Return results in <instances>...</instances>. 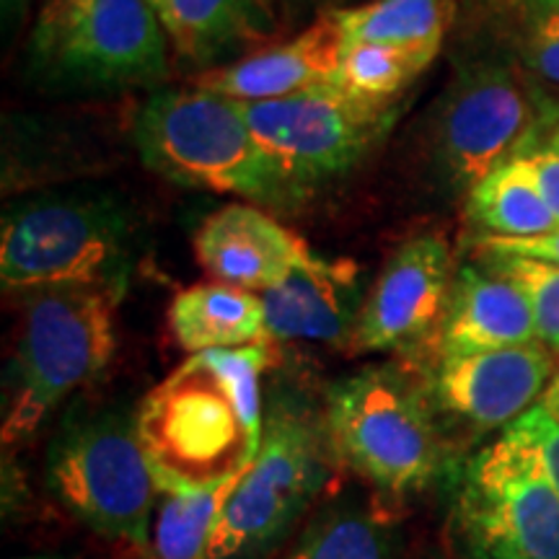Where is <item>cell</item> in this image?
<instances>
[{"label": "cell", "mask_w": 559, "mask_h": 559, "mask_svg": "<svg viewBox=\"0 0 559 559\" xmlns=\"http://www.w3.org/2000/svg\"><path fill=\"white\" fill-rule=\"evenodd\" d=\"M122 290L26 293L16 355L5 381V449L34 436L62 400L104 373L117 347V306Z\"/></svg>", "instance_id": "obj_1"}, {"label": "cell", "mask_w": 559, "mask_h": 559, "mask_svg": "<svg viewBox=\"0 0 559 559\" xmlns=\"http://www.w3.org/2000/svg\"><path fill=\"white\" fill-rule=\"evenodd\" d=\"M140 160L187 190L283 202L293 194L251 135L241 104L200 86L166 88L143 104L132 128Z\"/></svg>", "instance_id": "obj_2"}, {"label": "cell", "mask_w": 559, "mask_h": 559, "mask_svg": "<svg viewBox=\"0 0 559 559\" xmlns=\"http://www.w3.org/2000/svg\"><path fill=\"white\" fill-rule=\"evenodd\" d=\"M324 430L334 456L389 498L419 492L440 472L436 407L396 368H366L334 383Z\"/></svg>", "instance_id": "obj_3"}, {"label": "cell", "mask_w": 559, "mask_h": 559, "mask_svg": "<svg viewBox=\"0 0 559 559\" xmlns=\"http://www.w3.org/2000/svg\"><path fill=\"white\" fill-rule=\"evenodd\" d=\"M130 260L132 223L107 194H45L3 215L5 290L124 288Z\"/></svg>", "instance_id": "obj_4"}, {"label": "cell", "mask_w": 559, "mask_h": 559, "mask_svg": "<svg viewBox=\"0 0 559 559\" xmlns=\"http://www.w3.org/2000/svg\"><path fill=\"white\" fill-rule=\"evenodd\" d=\"M549 130L519 62L495 32L459 62L432 128V156L451 192L466 194Z\"/></svg>", "instance_id": "obj_5"}, {"label": "cell", "mask_w": 559, "mask_h": 559, "mask_svg": "<svg viewBox=\"0 0 559 559\" xmlns=\"http://www.w3.org/2000/svg\"><path fill=\"white\" fill-rule=\"evenodd\" d=\"M47 481L60 506L83 526L151 549L158 485L135 419L102 412L62 428L50 445Z\"/></svg>", "instance_id": "obj_6"}, {"label": "cell", "mask_w": 559, "mask_h": 559, "mask_svg": "<svg viewBox=\"0 0 559 559\" xmlns=\"http://www.w3.org/2000/svg\"><path fill=\"white\" fill-rule=\"evenodd\" d=\"M135 423L158 492L226 479L247 469L262 445L226 383L200 355L153 389Z\"/></svg>", "instance_id": "obj_7"}, {"label": "cell", "mask_w": 559, "mask_h": 559, "mask_svg": "<svg viewBox=\"0 0 559 559\" xmlns=\"http://www.w3.org/2000/svg\"><path fill=\"white\" fill-rule=\"evenodd\" d=\"M330 453L321 425L277 404L264 419L260 453L223 508L207 559H257L275 547L324 487Z\"/></svg>", "instance_id": "obj_8"}, {"label": "cell", "mask_w": 559, "mask_h": 559, "mask_svg": "<svg viewBox=\"0 0 559 559\" xmlns=\"http://www.w3.org/2000/svg\"><path fill=\"white\" fill-rule=\"evenodd\" d=\"M272 169L296 198L353 169L394 122V102L366 99L332 83L272 102L241 104Z\"/></svg>", "instance_id": "obj_9"}, {"label": "cell", "mask_w": 559, "mask_h": 559, "mask_svg": "<svg viewBox=\"0 0 559 559\" xmlns=\"http://www.w3.org/2000/svg\"><path fill=\"white\" fill-rule=\"evenodd\" d=\"M456 526L472 559H559V495L508 432L469 461Z\"/></svg>", "instance_id": "obj_10"}, {"label": "cell", "mask_w": 559, "mask_h": 559, "mask_svg": "<svg viewBox=\"0 0 559 559\" xmlns=\"http://www.w3.org/2000/svg\"><path fill=\"white\" fill-rule=\"evenodd\" d=\"M166 45L148 0H88L37 66L75 88L151 86L169 73Z\"/></svg>", "instance_id": "obj_11"}, {"label": "cell", "mask_w": 559, "mask_h": 559, "mask_svg": "<svg viewBox=\"0 0 559 559\" xmlns=\"http://www.w3.org/2000/svg\"><path fill=\"white\" fill-rule=\"evenodd\" d=\"M449 241L438 234L409 239L386 262L362 304L349 347L389 353L438 334L453 290Z\"/></svg>", "instance_id": "obj_12"}, {"label": "cell", "mask_w": 559, "mask_h": 559, "mask_svg": "<svg viewBox=\"0 0 559 559\" xmlns=\"http://www.w3.org/2000/svg\"><path fill=\"white\" fill-rule=\"evenodd\" d=\"M551 349L542 342L485 353L443 355L430 381L436 412L474 430H506L536 407L555 376Z\"/></svg>", "instance_id": "obj_13"}, {"label": "cell", "mask_w": 559, "mask_h": 559, "mask_svg": "<svg viewBox=\"0 0 559 559\" xmlns=\"http://www.w3.org/2000/svg\"><path fill=\"white\" fill-rule=\"evenodd\" d=\"M260 296L270 342L349 345L366 304L358 264L311 251Z\"/></svg>", "instance_id": "obj_14"}, {"label": "cell", "mask_w": 559, "mask_h": 559, "mask_svg": "<svg viewBox=\"0 0 559 559\" xmlns=\"http://www.w3.org/2000/svg\"><path fill=\"white\" fill-rule=\"evenodd\" d=\"M342 50L345 37L330 11L288 41L264 47L228 66L202 70L194 86L239 104L285 99L300 91L340 83Z\"/></svg>", "instance_id": "obj_15"}, {"label": "cell", "mask_w": 559, "mask_h": 559, "mask_svg": "<svg viewBox=\"0 0 559 559\" xmlns=\"http://www.w3.org/2000/svg\"><path fill=\"white\" fill-rule=\"evenodd\" d=\"M309 243L254 205H226L202 223L194 254L215 283L264 293L309 254Z\"/></svg>", "instance_id": "obj_16"}, {"label": "cell", "mask_w": 559, "mask_h": 559, "mask_svg": "<svg viewBox=\"0 0 559 559\" xmlns=\"http://www.w3.org/2000/svg\"><path fill=\"white\" fill-rule=\"evenodd\" d=\"M531 342H539V332L526 293L479 264L461 267L436 334L440 358Z\"/></svg>", "instance_id": "obj_17"}, {"label": "cell", "mask_w": 559, "mask_h": 559, "mask_svg": "<svg viewBox=\"0 0 559 559\" xmlns=\"http://www.w3.org/2000/svg\"><path fill=\"white\" fill-rule=\"evenodd\" d=\"M179 60L207 68L277 32L272 0H148Z\"/></svg>", "instance_id": "obj_18"}, {"label": "cell", "mask_w": 559, "mask_h": 559, "mask_svg": "<svg viewBox=\"0 0 559 559\" xmlns=\"http://www.w3.org/2000/svg\"><path fill=\"white\" fill-rule=\"evenodd\" d=\"M169 330L179 347L192 355L267 342L260 293L226 283L192 285L177 293L169 306Z\"/></svg>", "instance_id": "obj_19"}, {"label": "cell", "mask_w": 559, "mask_h": 559, "mask_svg": "<svg viewBox=\"0 0 559 559\" xmlns=\"http://www.w3.org/2000/svg\"><path fill=\"white\" fill-rule=\"evenodd\" d=\"M500 39L539 99L549 130H559V0H500Z\"/></svg>", "instance_id": "obj_20"}, {"label": "cell", "mask_w": 559, "mask_h": 559, "mask_svg": "<svg viewBox=\"0 0 559 559\" xmlns=\"http://www.w3.org/2000/svg\"><path fill=\"white\" fill-rule=\"evenodd\" d=\"M466 213L485 234L528 239L555 230L559 223L544 200L534 169L523 156L495 169L466 198Z\"/></svg>", "instance_id": "obj_21"}, {"label": "cell", "mask_w": 559, "mask_h": 559, "mask_svg": "<svg viewBox=\"0 0 559 559\" xmlns=\"http://www.w3.org/2000/svg\"><path fill=\"white\" fill-rule=\"evenodd\" d=\"M332 16L345 41L409 47L436 60L451 29L453 0H368Z\"/></svg>", "instance_id": "obj_22"}, {"label": "cell", "mask_w": 559, "mask_h": 559, "mask_svg": "<svg viewBox=\"0 0 559 559\" xmlns=\"http://www.w3.org/2000/svg\"><path fill=\"white\" fill-rule=\"evenodd\" d=\"M243 472L247 469L205 487L160 489L156 521L151 526V557L207 559L223 508L239 487Z\"/></svg>", "instance_id": "obj_23"}, {"label": "cell", "mask_w": 559, "mask_h": 559, "mask_svg": "<svg viewBox=\"0 0 559 559\" xmlns=\"http://www.w3.org/2000/svg\"><path fill=\"white\" fill-rule=\"evenodd\" d=\"M283 559H396V536L370 510L340 506L313 519Z\"/></svg>", "instance_id": "obj_24"}, {"label": "cell", "mask_w": 559, "mask_h": 559, "mask_svg": "<svg viewBox=\"0 0 559 559\" xmlns=\"http://www.w3.org/2000/svg\"><path fill=\"white\" fill-rule=\"evenodd\" d=\"M430 55L379 41H345L340 83L366 99L394 102L432 66Z\"/></svg>", "instance_id": "obj_25"}, {"label": "cell", "mask_w": 559, "mask_h": 559, "mask_svg": "<svg viewBox=\"0 0 559 559\" xmlns=\"http://www.w3.org/2000/svg\"><path fill=\"white\" fill-rule=\"evenodd\" d=\"M474 260L526 293L539 342L551 353H559V264L513 254H477Z\"/></svg>", "instance_id": "obj_26"}, {"label": "cell", "mask_w": 559, "mask_h": 559, "mask_svg": "<svg viewBox=\"0 0 559 559\" xmlns=\"http://www.w3.org/2000/svg\"><path fill=\"white\" fill-rule=\"evenodd\" d=\"M510 438H515L536 461L539 472L549 479V485L559 495V423H555L539 404L531 407L526 415L508 425L506 430Z\"/></svg>", "instance_id": "obj_27"}, {"label": "cell", "mask_w": 559, "mask_h": 559, "mask_svg": "<svg viewBox=\"0 0 559 559\" xmlns=\"http://www.w3.org/2000/svg\"><path fill=\"white\" fill-rule=\"evenodd\" d=\"M474 254H513L559 264V226L549 234L528 239H502V236H477L472 241Z\"/></svg>", "instance_id": "obj_28"}, {"label": "cell", "mask_w": 559, "mask_h": 559, "mask_svg": "<svg viewBox=\"0 0 559 559\" xmlns=\"http://www.w3.org/2000/svg\"><path fill=\"white\" fill-rule=\"evenodd\" d=\"M523 158L528 160L534 177L539 181V190L547 200V205L555 213L559 223V130H547L536 140L531 148L523 153Z\"/></svg>", "instance_id": "obj_29"}, {"label": "cell", "mask_w": 559, "mask_h": 559, "mask_svg": "<svg viewBox=\"0 0 559 559\" xmlns=\"http://www.w3.org/2000/svg\"><path fill=\"white\" fill-rule=\"evenodd\" d=\"M88 0H47L45 9L39 11L37 24H34L32 32V55L34 60L41 58L50 47L55 45V39L66 32V26L73 21L75 13H79Z\"/></svg>", "instance_id": "obj_30"}, {"label": "cell", "mask_w": 559, "mask_h": 559, "mask_svg": "<svg viewBox=\"0 0 559 559\" xmlns=\"http://www.w3.org/2000/svg\"><path fill=\"white\" fill-rule=\"evenodd\" d=\"M34 0H0V19H3V34L13 37L19 26L26 21Z\"/></svg>", "instance_id": "obj_31"}, {"label": "cell", "mask_w": 559, "mask_h": 559, "mask_svg": "<svg viewBox=\"0 0 559 559\" xmlns=\"http://www.w3.org/2000/svg\"><path fill=\"white\" fill-rule=\"evenodd\" d=\"M539 407L547 412V415L555 419V423H559V360H557L555 376H551L547 391H544V394H542Z\"/></svg>", "instance_id": "obj_32"}, {"label": "cell", "mask_w": 559, "mask_h": 559, "mask_svg": "<svg viewBox=\"0 0 559 559\" xmlns=\"http://www.w3.org/2000/svg\"><path fill=\"white\" fill-rule=\"evenodd\" d=\"M16 559H60V557H52V555H34V557H16Z\"/></svg>", "instance_id": "obj_33"}, {"label": "cell", "mask_w": 559, "mask_h": 559, "mask_svg": "<svg viewBox=\"0 0 559 559\" xmlns=\"http://www.w3.org/2000/svg\"><path fill=\"white\" fill-rule=\"evenodd\" d=\"M140 559H153V557H151V555H145V557H140Z\"/></svg>", "instance_id": "obj_34"}, {"label": "cell", "mask_w": 559, "mask_h": 559, "mask_svg": "<svg viewBox=\"0 0 559 559\" xmlns=\"http://www.w3.org/2000/svg\"><path fill=\"white\" fill-rule=\"evenodd\" d=\"M492 3H500V0H492Z\"/></svg>", "instance_id": "obj_35"}]
</instances>
